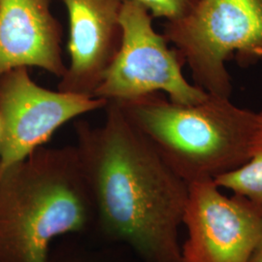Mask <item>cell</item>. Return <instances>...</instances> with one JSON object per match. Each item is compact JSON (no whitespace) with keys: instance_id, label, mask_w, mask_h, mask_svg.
I'll return each instance as SVG.
<instances>
[{"instance_id":"cell-1","label":"cell","mask_w":262,"mask_h":262,"mask_svg":"<svg viewBox=\"0 0 262 262\" xmlns=\"http://www.w3.org/2000/svg\"><path fill=\"white\" fill-rule=\"evenodd\" d=\"M104 122L76 123L77 149L95 222L144 262H181L180 229L188 184L131 123L116 102Z\"/></svg>"},{"instance_id":"cell-2","label":"cell","mask_w":262,"mask_h":262,"mask_svg":"<svg viewBox=\"0 0 262 262\" xmlns=\"http://www.w3.org/2000/svg\"><path fill=\"white\" fill-rule=\"evenodd\" d=\"M94 221L76 146L41 147L0 177V262H50L56 239Z\"/></svg>"},{"instance_id":"cell-3","label":"cell","mask_w":262,"mask_h":262,"mask_svg":"<svg viewBox=\"0 0 262 262\" xmlns=\"http://www.w3.org/2000/svg\"><path fill=\"white\" fill-rule=\"evenodd\" d=\"M116 103L188 185L214 181L252 158L258 113L230 97L208 94L199 103L183 105L157 93Z\"/></svg>"},{"instance_id":"cell-4","label":"cell","mask_w":262,"mask_h":262,"mask_svg":"<svg viewBox=\"0 0 262 262\" xmlns=\"http://www.w3.org/2000/svg\"><path fill=\"white\" fill-rule=\"evenodd\" d=\"M163 35L183 57L193 84L207 94L230 97L226 62L242 67L262 60V0H198Z\"/></svg>"},{"instance_id":"cell-5","label":"cell","mask_w":262,"mask_h":262,"mask_svg":"<svg viewBox=\"0 0 262 262\" xmlns=\"http://www.w3.org/2000/svg\"><path fill=\"white\" fill-rule=\"evenodd\" d=\"M149 10L135 0H124L121 14L122 39L112 64L94 93L107 102L128 101L163 93L183 105L199 103L206 92L187 81L185 61L163 33L152 25Z\"/></svg>"},{"instance_id":"cell-6","label":"cell","mask_w":262,"mask_h":262,"mask_svg":"<svg viewBox=\"0 0 262 262\" xmlns=\"http://www.w3.org/2000/svg\"><path fill=\"white\" fill-rule=\"evenodd\" d=\"M28 69L15 68L0 77V177L62 125L107 105L101 98L44 88Z\"/></svg>"},{"instance_id":"cell-7","label":"cell","mask_w":262,"mask_h":262,"mask_svg":"<svg viewBox=\"0 0 262 262\" xmlns=\"http://www.w3.org/2000/svg\"><path fill=\"white\" fill-rule=\"evenodd\" d=\"M181 262H249L262 230V207L227 196L214 181L188 185Z\"/></svg>"},{"instance_id":"cell-8","label":"cell","mask_w":262,"mask_h":262,"mask_svg":"<svg viewBox=\"0 0 262 262\" xmlns=\"http://www.w3.org/2000/svg\"><path fill=\"white\" fill-rule=\"evenodd\" d=\"M69 20V63L57 90L94 96L122 39L124 0H61Z\"/></svg>"},{"instance_id":"cell-9","label":"cell","mask_w":262,"mask_h":262,"mask_svg":"<svg viewBox=\"0 0 262 262\" xmlns=\"http://www.w3.org/2000/svg\"><path fill=\"white\" fill-rule=\"evenodd\" d=\"M19 67L58 79L66 72L62 27L51 0H0V77Z\"/></svg>"},{"instance_id":"cell-10","label":"cell","mask_w":262,"mask_h":262,"mask_svg":"<svg viewBox=\"0 0 262 262\" xmlns=\"http://www.w3.org/2000/svg\"><path fill=\"white\" fill-rule=\"evenodd\" d=\"M258 119L252 158L241 167L217 177L214 182L222 189H228L262 207V110L258 112Z\"/></svg>"},{"instance_id":"cell-11","label":"cell","mask_w":262,"mask_h":262,"mask_svg":"<svg viewBox=\"0 0 262 262\" xmlns=\"http://www.w3.org/2000/svg\"><path fill=\"white\" fill-rule=\"evenodd\" d=\"M149 10L154 18L180 19L192 9L198 0H135Z\"/></svg>"},{"instance_id":"cell-12","label":"cell","mask_w":262,"mask_h":262,"mask_svg":"<svg viewBox=\"0 0 262 262\" xmlns=\"http://www.w3.org/2000/svg\"><path fill=\"white\" fill-rule=\"evenodd\" d=\"M249 262H262V230Z\"/></svg>"},{"instance_id":"cell-13","label":"cell","mask_w":262,"mask_h":262,"mask_svg":"<svg viewBox=\"0 0 262 262\" xmlns=\"http://www.w3.org/2000/svg\"><path fill=\"white\" fill-rule=\"evenodd\" d=\"M1 132H2V124H1V120H0V138H1Z\"/></svg>"}]
</instances>
